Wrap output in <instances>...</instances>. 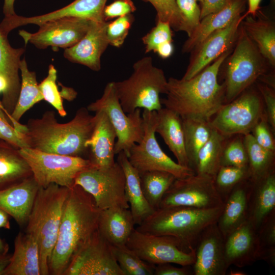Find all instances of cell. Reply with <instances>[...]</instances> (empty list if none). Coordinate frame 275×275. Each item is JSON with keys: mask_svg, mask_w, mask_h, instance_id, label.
<instances>
[{"mask_svg": "<svg viewBox=\"0 0 275 275\" xmlns=\"http://www.w3.org/2000/svg\"><path fill=\"white\" fill-rule=\"evenodd\" d=\"M231 53V49L224 52L190 79L170 77L166 97L160 99L161 104L182 119L210 120L225 100V85L218 83V74L221 65Z\"/></svg>", "mask_w": 275, "mask_h": 275, "instance_id": "cell-1", "label": "cell"}, {"mask_svg": "<svg viewBox=\"0 0 275 275\" xmlns=\"http://www.w3.org/2000/svg\"><path fill=\"white\" fill-rule=\"evenodd\" d=\"M100 212L91 195L82 187L74 185L70 188L49 262V274L63 275L97 230Z\"/></svg>", "mask_w": 275, "mask_h": 275, "instance_id": "cell-2", "label": "cell"}, {"mask_svg": "<svg viewBox=\"0 0 275 275\" xmlns=\"http://www.w3.org/2000/svg\"><path fill=\"white\" fill-rule=\"evenodd\" d=\"M87 108L81 107L74 118L65 123H59L52 111H46L41 118L30 119L24 134L29 148L63 155L80 156L88 149L86 142L90 138L96 117Z\"/></svg>", "mask_w": 275, "mask_h": 275, "instance_id": "cell-3", "label": "cell"}, {"mask_svg": "<svg viewBox=\"0 0 275 275\" xmlns=\"http://www.w3.org/2000/svg\"><path fill=\"white\" fill-rule=\"evenodd\" d=\"M223 207L210 209L182 206L159 208L135 229L144 233L174 237L189 252L195 249L203 231L216 223Z\"/></svg>", "mask_w": 275, "mask_h": 275, "instance_id": "cell-4", "label": "cell"}, {"mask_svg": "<svg viewBox=\"0 0 275 275\" xmlns=\"http://www.w3.org/2000/svg\"><path fill=\"white\" fill-rule=\"evenodd\" d=\"M69 189L56 184L40 187L26 225L25 232L38 242L41 275L49 274V262Z\"/></svg>", "mask_w": 275, "mask_h": 275, "instance_id": "cell-5", "label": "cell"}, {"mask_svg": "<svg viewBox=\"0 0 275 275\" xmlns=\"http://www.w3.org/2000/svg\"><path fill=\"white\" fill-rule=\"evenodd\" d=\"M167 81L163 71L153 64L152 58L145 57L134 63L128 78L114 84L121 107L128 114L137 108L160 109L159 96L166 94Z\"/></svg>", "mask_w": 275, "mask_h": 275, "instance_id": "cell-6", "label": "cell"}, {"mask_svg": "<svg viewBox=\"0 0 275 275\" xmlns=\"http://www.w3.org/2000/svg\"><path fill=\"white\" fill-rule=\"evenodd\" d=\"M227 59L224 84L225 100L229 102L263 76L270 65L241 24L235 48Z\"/></svg>", "mask_w": 275, "mask_h": 275, "instance_id": "cell-7", "label": "cell"}, {"mask_svg": "<svg viewBox=\"0 0 275 275\" xmlns=\"http://www.w3.org/2000/svg\"><path fill=\"white\" fill-rule=\"evenodd\" d=\"M19 151L40 187L56 184L71 188L78 174L94 167L89 159L80 156L48 153L29 147Z\"/></svg>", "mask_w": 275, "mask_h": 275, "instance_id": "cell-8", "label": "cell"}, {"mask_svg": "<svg viewBox=\"0 0 275 275\" xmlns=\"http://www.w3.org/2000/svg\"><path fill=\"white\" fill-rule=\"evenodd\" d=\"M144 134L142 141L134 144L126 154L130 163L139 173L150 171L169 172L176 178L195 174L187 167L173 160L161 149L155 137L157 111L143 109Z\"/></svg>", "mask_w": 275, "mask_h": 275, "instance_id": "cell-9", "label": "cell"}, {"mask_svg": "<svg viewBox=\"0 0 275 275\" xmlns=\"http://www.w3.org/2000/svg\"><path fill=\"white\" fill-rule=\"evenodd\" d=\"M87 108L89 112L95 113L103 110L107 115L117 134L115 154L121 151L127 154L134 144L140 143L143 139L144 128L141 109L137 108L126 115L117 95L114 81L107 83L102 96L91 103Z\"/></svg>", "mask_w": 275, "mask_h": 275, "instance_id": "cell-10", "label": "cell"}, {"mask_svg": "<svg viewBox=\"0 0 275 275\" xmlns=\"http://www.w3.org/2000/svg\"><path fill=\"white\" fill-rule=\"evenodd\" d=\"M74 185L91 195L100 210L115 207L129 208L125 194L124 173L117 161L107 169L93 167L82 171L76 176Z\"/></svg>", "mask_w": 275, "mask_h": 275, "instance_id": "cell-11", "label": "cell"}, {"mask_svg": "<svg viewBox=\"0 0 275 275\" xmlns=\"http://www.w3.org/2000/svg\"><path fill=\"white\" fill-rule=\"evenodd\" d=\"M264 116L261 94L247 89L232 101L223 104L210 120V123L224 136L244 135L250 133Z\"/></svg>", "mask_w": 275, "mask_h": 275, "instance_id": "cell-12", "label": "cell"}, {"mask_svg": "<svg viewBox=\"0 0 275 275\" xmlns=\"http://www.w3.org/2000/svg\"><path fill=\"white\" fill-rule=\"evenodd\" d=\"M223 204L224 200L216 188L214 178L195 173L176 178L163 195L159 208L182 206L210 209Z\"/></svg>", "mask_w": 275, "mask_h": 275, "instance_id": "cell-13", "label": "cell"}, {"mask_svg": "<svg viewBox=\"0 0 275 275\" xmlns=\"http://www.w3.org/2000/svg\"><path fill=\"white\" fill-rule=\"evenodd\" d=\"M126 245L144 261L152 265L173 263L193 265L195 249L187 252L175 237L144 233L134 229Z\"/></svg>", "mask_w": 275, "mask_h": 275, "instance_id": "cell-14", "label": "cell"}, {"mask_svg": "<svg viewBox=\"0 0 275 275\" xmlns=\"http://www.w3.org/2000/svg\"><path fill=\"white\" fill-rule=\"evenodd\" d=\"M91 20L77 17H62L39 24L35 33L21 30L20 36L25 43L39 49L48 47L67 48L76 44L87 33Z\"/></svg>", "mask_w": 275, "mask_h": 275, "instance_id": "cell-15", "label": "cell"}, {"mask_svg": "<svg viewBox=\"0 0 275 275\" xmlns=\"http://www.w3.org/2000/svg\"><path fill=\"white\" fill-rule=\"evenodd\" d=\"M63 275H124L112 245L98 230L73 258Z\"/></svg>", "mask_w": 275, "mask_h": 275, "instance_id": "cell-16", "label": "cell"}, {"mask_svg": "<svg viewBox=\"0 0 275 275\" xmlns=\"http://www.w3.org/2000/svg\"><path fill=\"white\" fill-rule=\"evenodd\" d=\"M246 16L245 13L240 15L227 27L210 34L194 48L182 79L191 78L223 53L230 50L236 41L241 22Z\"/></svg>", "mask_w": 275, "mask_h": 275, "instance_id": "cell-17", "label": "cell"}, {"mask_svg": "<svg viewBox=\"0 0 275 275\" xmlns=\"http://www.w3.org/2000/svg\"><path fill=\"white\" fill-rule=\"evenodd\" d=\"M194 275H225L230 267L225 254V238L216 223L205 229L195 246Z\"/></svg>", "mask_w": 275, "mask_h": 275, "instance_id": "cell-18", "label": "cell"}, {"mask_svg": "<svg viewBox=\"0 0 275 275\" xmlns=\"http://www.w3.org/2000/svg\"><path fill=\"white\" fill-rule=\"evenodd\" d=\"M107 0H75L67 6L50 13L33 17L17 14L4 17L0 26L8 34L12 30L28 24L39 25L44 22L62 18L77 17L94 21H105L103 12Z\"/></svg>", "mask_w": 275, "mask_h": 275, "instance_id": "cell-19", "label": "cell"}, {"mask_svg": "<svg viewBox=\"0 0 275 275\" xmlns=\"http://www.w3.org/2000/svg\"><path fill=\"white\" fill-rule=\"evenodd\" d=\"M108 22L91 21L86 35L76 44L65 49L64 57L71 62L99 71L101 57L109 45L106 36Z\"/></svg>", "mask_w": 275, "mask_h": 275, "instance_id": "cell-20", "label": "cell"}, {"mask_svg": "<svg viewBox=\"0 0 275 275\" xmlns=\"http://www.w3.org/2000/svg\"><path fill=\"white\" fill-rule=\"evenodd\" d=\"M23 48H15L10 44L7 36L0 30V75L6 80L7 89L3 94L1 102L7 118L11 122V115L16 105L21 86L19 75L21 57L24 52Z\"/></svg>", "mask_w": 275, "mask_h": 275, "instance_id": "cell-21", "label": "cell"}, {"mask_svg": "<svg viewBox=\"0 0 275 275\" xmlns=\"http://www.w3.org/2000/svg\"><path fill=\"white\" fill-rule=\"evenodd\" d=\"M225 249L229 265L241 268L260 260L257 231L245 221L225 238Z\"/></svg>", "mask_w": 275, "mask_h": 275, "instance_id": "cell-22", "label": "cell"}, {"mask_svg": "<svg viewBox=\"0 0 275 275\" xmlns=\"http://www.w3.org/2000/svg\"><path fill=\"white\" fill-rule=\"evenodd\" d=\"M96 121L92 134L86 142L89 159L94 168L105 169L116 162L114 148L116 132L105 111L95 112Z\"/></svg>", "mask_w": 275, "mask_h": 275, "instance_id": "cell-23", "label": "cell"}, {"mask_svg": "<svg viewBox=\"0 0 275 275\" xmlns=\"http://www.w3.org/2000/svg\"><path fill=\"white\" fill-rule=\"evenodd\" d=\"M40 187L32 175L0 190V208L12 217L20 226H25Z\"/></svg>", "mask_w": 275, "mask_h": 275, "instance_id": "cell-24", "label": "cell"}, {"mask_svg": "<svg viewBox=\"0 0 275 275\" xmlns=\"http://www.w3.org/2000/svg\"><path fill=\"white\" fill-rule=\"evenodd\" d=\"M273 215H275L274 171L257 182L251 181L247 220L258 231Z\"/></svg>", "mask_w": 275, "mask_h": 275, "instance_id": "cell-25", "label": "cell"}, {"mask_svg": "<svg viewBox=\"0 0 275 275\" xmlns=\"http://www.w3.org/2000/svg\"><path fill=\"white\" fill-rule=\"evenodd\" d=\"M247 0H229L219 10L204 17L182 47V52H189L213 32L230 24L241 15Z\"/></svg>", "mask_w": 275, "mask_h": 275, "instance_id": "cell-26", "label": "cell"}, {"mask_svg": "<svg viewBox=\"0 0 275 275\" xmlns=\"http://www.w3.org/2000/svg\"><path fill=\"white\" fill-rule=\"evenodd\" d=\"M250 188L251 181L247 179L237 185L224 199L216 225L225 238L247 220Z\"/></svg>", "mask_w": 275, "mask_h": 275, "instance_id": "cell-27", "label": "cell"}, {"mask_svg": "<svg viewBox=\"0 0 275 275\" xmlns=\"http://www.w3.org/2000/svg\"><path fill=\"white\" fill-rule=\"evenodd\" d=\"M14 244V253L3 275H41L37 239L29 233L20 232Z\"/></svg>", "mask_w": 275, "mask_h": 275, "instance_id": "cell-28", "label": "cell"}, {"mask_svg": "<svg viewBox=\"0 0 275 275\" xmlns=\"http://www.w3.org/2000/svg\"><path fill=\"white\" fill-rule=\"evenodd\" d=\"M130 210L119 207L100 210L97 230L112 246L126 245L134 229Z\"/></svg>", "mask_w": 275, "mask_h": 275, "instance_id": "cell-29", "label": "cell"}, {"mask_svg": "<svg viewBox=\"0 0 275 275\" xmlns=\"http://www.w3.org/2000/svg\"><path fill=\"white\" fill-rule=\"evenodd\" d=\"M157 115L155 132L162 137L176 158L177 162L189 168L185 149L182 118L177 113L165 107L157 111Z\"/></svg>", "mask_w": 275, "mask_h": 275, "instance_id": "cell-30", "label": "cell"}, {"mask_svg": "<svg viewBox=\"0 0 275 275\" xmlns=\"http://www.w3.org/2000/svg\"><path fill=\"white\" fill-rule=\"evenodd\" d=\"M123 169L125 177V194L135 225H140L154 210L149 205L142 192L139 173L130 163L126 153L118 154L117 161Z\"/></svg>", "mask_w": 275, "mask_h": 275, "instance_id": "cell-31", "label": "cell"}, {"mask_svg": "<svg viewBox=\"0 0 275 275\" xmlns=\"http://www.w3.org/2000/svg\"><path fill=\"white\" fill-rule=\"evenodd\" d=\"M19 70L21 77L20 90L16 105L11 115V123L16 129L23 133L26 126L19 122L20 119L33 106L43 100V97L36 73L29 70L24 58L20 61Z\"/></svg>", "mask_w": 275, "mask_h": 275, "instance_id": "cell-32", "label": "cell"}, {"mask_svg": "<svg viewBox=\"0 0 275 275\" xmlns=\"http://www.w3.org/2000/svg\"><path fill=\"white\" fill-rule=\"evenodd\" d=\"M32 175L31 169L19 149L0 140V190Z\"/></svg>", "mask_w": 275, "mask_h": 275, "instance_id": "cell-33", "label": "cell"}, {"mask_svg": "<svg viewBox=\"0 0 275 275\" xmlns=\"http://www.w3.org/2000/svg\"><path fill=\"white\" fill-rule=\"evenodd\" d=\"M241 25L270 66L275 67V25L268 18L248 15Z\"/></svg>", "mask_w": 275, "mask_h": 275, "instance_id": "cell-34", "label": "cell"}, {"mask_svg": "<svg viewBox=\"0 0 275 275\" xmlns=\"http://www.w3.org/2000/svg\"><path fill=\"white\" fill-rule=\"evenodd\" d=\"M242 141L248 157L249 180L257 182L274 171V152L259 145L253 135H244Z\"/></svg>", "mask_w": 275, "mask_h": 275, "instance_id": "cell-35", "label": "cell"}, {"mask_svg": "<svg viewBox=\"0 0 275 275\" xmlns=\"http://www.w3.org/2000/svg\"><path fill=\"white\" fill-rule=\"evenodd\" d=\"M184 145L189 168L193 170L198 152L210 138V120L182 119ZM194 171V170H193Z\"/></svg>", "mask_w": 275, "mask_h": 275, "instance_id": "cell-36", "label": "cell"}, {"mask_svg": "<svg viewBox=\"0 0 275 275\" xmlns=\"http://www.w3.org/2000/svg\"><path fill=\"white\" fill-rule=\"evenodd\" d=\"M225 136L213 128L209 139L198 152L193 170L215 177L221 167Z\"/></svg>", "mask_w": 275, "mask_h": 275, "instance_id": "cell-37", "label": "cell"}, {"mask_svg": "<svg viewBox=\"0 0 275 275\" xmlns=\"http://www.w3.org/2000/svg\"><path fill=\"white\" fill-rule=\"evenodd\" d=\"M140 185L144 196L154 210L159 208L161 200L176 177L162 171H150L139 173Z\"/></svg>", "mask_w": 275, "mask_h": 275, "instance_id": "cell-38", "label": "cell"}, {"mask_svg": "<svg viewBox=\"0 0 275 275\" xmlns=\"http://www.w3.org/2000/svg\"><path fill=\"white\" fill-rule=\"evenodd\" d=\"M116 259L124 275H153L154 265L139 257L127 245L112 246Z\"/></svg>", "mask_w": 275, "mask_h": 275, "instance_id": "cell-39", "label": "cell"}, {"mask_svg": "<svg viewBox=\"0 0 275 275\" xmlns=\"http://www.w3.org/2000/svg\"><path fill=\"white\" fill-rule=\"evenodd\" d=\"M249 179L248 169L232 166H221L215 177L216 188L223 200L239 183Z\"/></svg>", "mask_w": 275, "mask_h": 275, "instance_id": "cell-40", "label": "cell"}, {"mask_svg": "<svg viewBox=\"0 0 275 275\" xmlns=\"http://www.w3.org/2000/svg\"><path fill=\"white\" fill-rule=\"evenodd\" d=\"M57 79V71L54 66L50 64L46 77L38 85L43 100L51 104L61 117H64L67 113L56 83Z\"/></svg>", "mask_w": 275, "mask_h": 275, "instance_id": "cell-41", "label": "cell"}, {"mask_svg": "<svg viewBox=\"0 0 275 275\" xmlns=\"http://www.w3.org/2000/svg\"><path fill=\"white\" fill-rule=\"evenodd\" d=\"M155 8L157 21L167 22L176 31L184 32V23L176 0H144Z\"/></svg>", "mask_w": 275, "mask_h": 275, "instance_id": "cell-42", "label": "cell"}, {"mask_svg": "<svg viewBox=\"0 0 275 275\" xmlns=\"http://www.w3.org/2000/svg\"><path fill=\"white\" fill-rule=\"evenodd\" d=\"M260 247V260L275 266V215L271 216L257 231Z\"/></svg>", "mask_w": 275, "mask_h": 275, "instance_id": "cell-43", "label": "cell"}, {"mask_svg": "<svg viewBox=\"0 0 275 275\" xmlns=\"http://www.w3.org/2000/svg\"><path fill=\"white\" fill-rule=\"evenodd\" d=\"M221 166H232L248 169V157L242 139H235L224 148Z\"/></svg>", "mask_w": 275, "mask_h": 275, "instance_id": "cell-44", "label": "cell"}, {"mask_svg": "<svg viewBox=\"0 0 275 275\" xmlns=\"http://www.w3.org/2000/svg\"><path fill=\"white\" fill-rule=\"evenodd\" d=\"M133 21V17L130 14L117 18L111 22H108L106 28V36L109 45L116 47L121 46L128 34Z\"/></svg>", "mask_w": 275, "mask_h": 275, "instance_id": "cell-45", "label": "cell"}, {"mask_svg": "<svg viewBox=\"0 0 275 275\" xmlns=\"http://www.w3.org/2000/svg\"><path fill=\"white\" fill-rule=\"evenodd\" d=\"M182 18L184 32L189 37L201 21V8L196 0H176Z\"/></svg>", "mask_w": 275, "mask_h": 275, "instance_id": "cell-46", "label": "cell"}, {"mask_svg": "<svg viewBox=\"0 0 275 275\" xmlns=\"http://www.w3.org/2000/svg\"><path fill=\"white\" fill-rule=\"evenodd\" d=\"M146 53L155 52L159 45L172 42V32L169 23L157 21L156 25L142 39Z\"/></svg>", "mask_w": 275, "mask_h": 275, "instance_id": "cell-47", "label": "cell"}, {"mask_svg": "<svg viewBox=\"0 0 275 275\" xmlns=\"http://www.w3.org/2000/svg\"><path fill=\"white\" fill-rule=\"evenodd\" d=\"M0 140L18 149L29 147L24 134L9 123L5 113L2 111H0Z\"/></svg>", "mask_w": 275, "mask_h": 275, "instance_id": "cell-48", "label": "cell"}, {"mask_svg": "<svg viewBox=\"0 0 275 275\" xmlns=\"http://www.w3.org/2000/svg\"><path fill=\"white\" fill-rule=\"evenodd\" d=\"M267 121L265 115L255 125L251 134L259 145L266 149L274 152L275 142Z\"/></svg>", "mask_w": 275, "mask_h": 275, "instance_id": "cell-49", "label": "cell"}, {"mask_svg": "<svg viewBox=\"0 0 275 275\" xmlns=\"http://www.w3.org/2000/svg\"><path fill=\"white\" fill-rule=\"evenodd\" d=\"M136 10L132 0H115L105 6L103 12L105 21L130 14Z\"/></svg>", "mask_w": 275, "mask_h": 275, "instance_id": "cell-50", "label": "cell"}, {"mask_svg": "<svg viewBox=\"0 0 275 275\" xmlns=\"http://www.w3.org/2000/svg\"><path fill=\"white\" fill-rule=\"evenodd\" d=\"M259 92L266 105V115L267 121L272 129L275 130V93L272 88L267 85L259 84L258 86Z\"/></svg>", "mask_w": 275, "mask_h": 275, "instance_id": "cell-51", "label": "cell"}, {"mask_svg": "<svg viewBox=\"0 0 275 275\" xmlns=\"http://www.w3.org/2000/svg\"><path fill=\"white\" fill-rule=\"evenodd\" d=\"M166 263L155 265L154 275H190L193 274L192 265L178 267Z\"/></svg>", "mask_w": 275, "mask_h": 275, "instance_id": "cell-52", "label": "cell"}, {"mask_svg": "<svg viewBox=\"0 0 275 275\" xmlns=\"http://www.w3.org/2000/svg\"><path fill=\"white\" fill-rule=\"evenodd\" d=\"M229 0H202L201 8V19L206 15L223 8Z\"/></svg>", "mask_w": 275, "mask_h": 275, "instance_id": "cell-53", "label": "cell"}, {"mask_svg": "<svg viewBox=\"0 0 275 275\" xmlns=\"http://www.w3.org/2000/svg\"><path fill=\"white\" fill-rule=\"evenodd\" d=\"M174 47L172 42H167L158 46L155 52L163 59L170 57L173 53Z\"/></svg>", "mask_w": 275, "mask_h": 275, "instance_id": "cell-54", "label": "cell"}, {"mask_svg": "<svg viewBox=\"0 0 275 275\" xmlns=\"http://www.w3.org/2000/svg\"><path fill=\"white\" fill-rule=\"evenodd\" d=\"M248 10L245 13L246 16L251 15L255 17L260 8V4L262 0H247Z\"/></svg>", "mask_w": 275, "mask_h": 275, "instance_id": "cell-55", "label": "cell"}, {"mask_svg": "<svg viewBox=\"0 0 275 275\" xmlns=\"http://www.w3.org/2000/svg\"><path fill=\"white\" fill-rule=\"evenodd\" d=\"M62 87V91L60 92L62 98L71 101L76 97L77 93L73 89L63 86Z\"/></svg>", "mask_w": 275, "mask_h": 275, "instance_id": "cell-56", "label": "cell"}, {"mask_svg": "<svg viewBox=\"0 0 275 275\" xmlns=\"http://www.w3.org/2000/svg\"><path fill=\"white\" fill-rule=\"evenodd\" d=\"M14 2L15 0H4L3 13L5 17L16 14L14 10Z\"/></svg>", "mask_w": 275, "mask_h": 275, "instance_id": "cell-57", "label": "cell"}, {"mask_svg": "<svg viewBox=\"0 0 275 275\" xmlns=\"http://www.w3.org/2000/svg\"><path fill=\"white\" fill-rule=\"evenodd\" d=\"M11 255L8 253L0 254V275H3L5 269L10 262Z\"/></svg>", "mask_w": 275, "mask_h": 275, "instance_id": "cell-58", "label": "cell"}, {"mask_svg": "<svg viewBox=\"0 0 275 275\" xmlns=\"http://www.w3.org/2000/svg\"><path fill=\"white\" fill-rule=\"evenodd\" d=\"M9 216V215L6 211L0 208V228L10 229Z\"/></svg>", "mask_w": 275, "mask_h": 275, "instance_id": "cell-59", "label": "cell"}, {"mask_svg": "<svg viewBox=\"0 0 275 275\" xmlns=\"http://www.w3.org/2000/svg\"><path fill=\"white\" fill-rule=\"evenodd\" d=\"M8 251V244L0 238V254H7Z\"/></svg>", "mask_w": 275, "mask_h": 275, "instance_id": "cell-60", "label": "cell"}, {"mask_svg": "<svg viewBox=\"0 0 275 275\" xmlns=\"http://www.w3.org/2000/svg\"><path fill=\"white\" fill-rule=\"evenodd\" d=\"M7 84L5 78L0 75V94H3L7 89Z\"/></svg>", "mask_w": 275, "mask_h": 275, "instance_id": "cell-61", "label": "cell"}, {"mask_svg": "<svg viewBox=\"0 0 275 275\" xmlns=\"http://www.w3.org/2000/svg\"><path fill=\"white\" fill-rule=\"evenodd\" d=\"M230 274H244L243 272H242L241 271H231Z\"/></svg>", "mask_w": 275, "mask_h": 275, "instance_id": "cell-62", "label": "cell"}, {"mask_svg": "<svg viewBox=\"0 0 275 275\" xmlns=\"http://www.w3.org/2000/svg\"><path fill=\"white\" fill-rule=\"evenodd\" d=\"M0 111H4V112L5 113V114H6V116H7V114H6V111H5V108H4V107H3V105H2V103L1 100H0Z\"/></svg>", "mask_w": 275, "mask_h": 275, "instance_id": "cell-63", "label": "cell"}, {"mask_svg": "<svg viewBox=\"0 0 275 275\" xmlns=\"http://www.w3.org/2000/svg\"><path fill=\"white\" fill-rule=\"evenodd\" d=\"M197 2H200L201 3L202 1V0H196Z\"/></svg>", "mask_w": 275, "mask_h": 275, "instance_id": "cell-64", "label": "cell"}]
</instances>
